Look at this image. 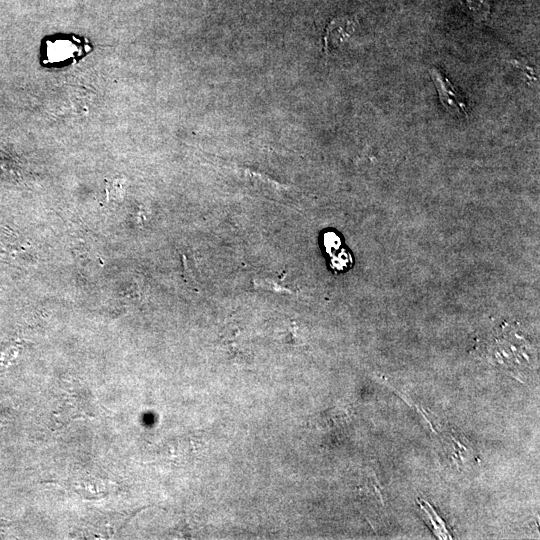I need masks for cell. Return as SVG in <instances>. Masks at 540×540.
Masks as SVG:
<instances>
[{
    "instance_id": "cell-1",
    "label": "cell",
    "mask_w": 540,
    "mask_h": 540,
    "mask_svg": "<svg viewBox=\"0 0 540 540\" xmlns=\"http://www.w3.org/2000/svg\"><path fill=\"white\" fill-rule=\"evenodd\" d=\"M429 74L434 82L442 105L451 114L466 117L468 107L465 99L456 91L451 81L436 67L429 68Z\"/></svg>"
},
{
    "instance_id": "cell-2",
    "label": "cell",
    "mask_w": 540,
    "mask_h": 540,
    "mask_svg": "<svg viewBox=\"0 0 540 540\" xmlns=\"http://www.w3.org/2000/svg\"><path fill=\"white\" fill-rule=\"evenodd\" d=\"M355 20L350 17H337L327 26L324 36L325 53L337 48L355 31Z\"/></svg>"
},
{
    "instance_id": "cell-3",
    "label": "cell",
    "mask_w": 540,
    "mask_h": 540,
    "mask_svg": "<svg viewBox=\"0 0 540 540\" xmlns=\"http://www.w3.org/2000/svg\"><path fill=\"white\" fill-rule=\"evenodd\" d=\"M86 45L67 39H57L47 42V56L51 63L69 62L83 53Z\"/></svg>"
},
{
    "instance_id": "cell-4",
    "label": "cell",
    "mask_w": 540,
    "mask_h": 540,
    "mask_svg": "<svg viewBox=\"0 0 540 540\" xmlns=\"http://www.w3.org/2000/svg\"><path fill=\"white\" fill-rule=\"evenodd\" d=\"M14 162L4 151L0 150V177H5L13 173Z\"/></svg>"
}]
</instances>
